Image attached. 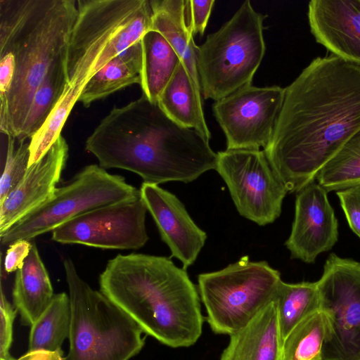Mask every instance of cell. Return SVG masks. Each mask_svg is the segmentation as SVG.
Instances as JSON below:
<instances>
[{
	"mask_svg": "<svg viewBox=\"0 0 360 360\" xmlns=\"http://www.w3.org/2000/svg\"><path fill=\"white\" fill-rule=\"evenodd\" d=\"M214 3V0H184L186 22L193 35H203Z\"/></svg>",
	"mask_w": 360,
	"mask_h": 360,
	"instance_id": "4dcf8cb0",
	"label": "cell"
},
{
	"mask_svg": "<svg viewBox=\"0 0 360 360\" xmlns=\"http://www.w3.org/2000/svg\"><path fill=\"white\" fill-rule=\"evenodd\" d=\"M359 131L360 65L317 57L285 88L263 150L288 191L297 193Z\"/></svg>",
	"mask_w": 360,
	"mask_h": 360,
	"instance_id": "6da1fadb",
	"label": "cell"
},
{
	"mask_svg": "<svg viewBox=\"0 0 360 360\" xmlns=\"http://www.w3.org/2000/svg\"><path fill=\"white\" fill-rule=\"evenodd\" d=\"M142 69L140 85L143 94L158 103L164 88L181 60L167 40L158 32L150 30L141 39Z\"/></svg>",
	"mask_w": 360,
	"mask_h": 360,
	"instance_id": "7402d4cb",
	"label": "cell"
},
{
	"mask_svg": "<svg viewBox=\"0 0 360 360\" xmlns=\"http://www.w3.org/2000/svg\"><path fill=\"white\" fill-rule=\"evenodd\" d=\"M139 190L171 257L178 259L186 269L195 262L206 241V233L196 225L173 193L158 185L143 182Z\"/></svg>",
	"mask_w": 360,
	"mask_h": 360,
	"instance_id": "5bb4252c",
	"label": "cell"
},
{
	"mask_svg": "<svg viewBox=\"0 0 360 360\" xmlns=\"http://www.w3.org/2000/svg\"><path fill=\"white\" fill-rule=\"evenodd\" d=\"M82 91L66 84L56 106L41 128L30 139L28 167L41 160L61 136L62 129Z\"/></svg>",
	"mask_w": 360,
	"mask_h": 360,
	"instance_id": "83f0119b",
	"label": "cell"
},
{
	"mask_svg": "<svg viewBox=\"0 0 360 360\" xmlns=\"http://www.w3.org/2000/svg\"><path fill=\"white\" fill-rule=\"evenodd\" d=\"M202 96L181 62L160 95L158 104L173 121L195 129L210 141L211 133L205 121Z\"/></svg>",
	"mask_w": 360,
	"mask_h": 360,
	"instance_id": "ffe728a7",
	"label": "cell"
},
{
	"mask_svg": "<svg viewBox=\"0 0 360 360\" xmlns=\"http://www.w3.org/2000/svg\"><path fill=\"white\" fill-rule=\"evenodd\" d=\"M316 283L328 321L323 360H360V262L331 253Z\"/></svg>",
	"mask_w": 360,
	"mask_h": 360,
	"instance_id": "9c48e42d",
	"label": "cell"
},
{
	"mask_svg": "<svg viewBox=\"0 0 360 360\" xmlns=\"http://www.w3.org/2000/svg\"><path fill=\"white\" fill-rule=\"evenodd\" d=\"M274 303L283 340L292 328L310 314L320 309L316 282H281Z\"/></svg>",
	"mask_w": 360,
	"mask_h": 360,
	"instance_id": "d4e9b609",
	"label": "cell"
},
{
	"mask_svg": "<svg viewBox=\"0 0 360 360\" xmlns=\"http://www.w3.org/2000/svg\"><path fill=\"white\" fill-rule=\"evenodd\" d=\"M283 281L266 262L243 256L225 268L198 276V290L207 321L217 334L229 336L274 302Z\"/></svg>",
	"mask_w": 360,
	"mask_h": 360,
	"instance_id": "52a82bcc",
	"label": "cell"
},
{
	"mask_svg": "<svg viewBox=\"0 0 360 360\" xmlns=\"http://www.w3.org/2000/svg\"><path fill=\"white\" fill-rule=\"evenodd\" d=\"M307 17L319 44L333 55L360 65V0H311Z\"/></svg>",
	"mask_w": 360,
	"mask_h": 360,
	"instance_id": "2e32d148",
	"label": "cell"
},
{
	"mask_svg": "<svg viewBox=\"0 0 360 360\" xmlns=\"http://www.w3.org/2000/svg\"><path fill=\"white\" fill-rule=\"evenodd\" d=\"M336 194L350 229L360 238V193L349 188Z\"/></svg>",
	"mask_w": 360,
	"mask_h": 360,
	"instance_id": "1f68e13d",
	"label": "cell"
},
{
	"mask_svg": "<svg viewBox=\"0 0 360 360\" xmlns=\"http://www.w3.org/2000/svg\"><path fill=\"white\" fill-rule=\"evenodd\" d=\"M327 191L315 181L298 191L290 234L285 243L292 259L314 263L338 240V222Z\"/></svg>",
	"mask_w": 360,
	"mask_h": 360,
	"instance_id": "4fadbf2b",
	"label": "cell"
},
{
	"mask_svg": "<svg viewBox=\"0 0 360 360\" xmlns=\"http://www.w3.org/2000/svg\"><path fill=\"white\" fill-rule=\"evenodd\" d=\"M65 54L55 61L36 89L20 135L17 141H25L41 128L56 106L66 86Z\"/></svg>",
	"mask_w": 360,
	"mask_h": 360,
	"instance_id": "cb8c5ba5",
	"label": "cell"
},
{
	"mask_svg": "<svg viewBox=\"0 0 360 360\" xmlns=\"http://www.w3.org/2000/svg\"><path fill=\"white\" fill-rule=\"evenodd\" d=\"M140 196V190L99 165L83 167L41 206L0 234L1 243L31 240L93 210Z\"/></svg>",
	"mask_w": 360,
	"mask_h": 360,
	"instance_id": "ba28073f",
	"label": "cell"
},
{
	"mask_svg": "<svg viewBox=\"0 0 360 360\" xmlns=\"http://www.w3.org/2000/svg\"><path fill=\"white\" fill-rule=\"evenodd\" d=\"M15 307H13L7 300L1 288L0 297V360H13L10 355V349L13 342V325L16 313Z\"/></svg>",
	"mask_w": 360,
	"mask_h": 360,
	"instance_id": "f546056e",
	"label": "cell"
},
{
	"mask_svg": "<svg viewBox=\"0 0 360 360\" xmlns=\"http://www.w3.org/2000/svg\"><path fill=\"white\" fill-rule=\"evenodd\" d=\"M71 323L70 297L65 292L54 295L51 303L30 326L28 351L61 350L69 337Z\"/></svg>",
	"mask_w": 360,
	"mask_h": 360,
	"instance_id": "603a6c76",
	"label": "cell"
},
{
	"mask_svg": "<svg viewBox=\"0 0 360 360\" xmlns=\"http://www.w3.org/2000/svg\"><path fill=\"white\" fill-rule=\"evenodd\" d=\"M63 354L62 349L58 351L39 349L28 351L20 358L13 360H64Z\"/></svg>",
	"mask_w": 360,
	"mask_h": 360,
	"instance_id": "836d02e7",
	"label": "cell"
},
{
	"mask_svg": "<svg viewBox=\"0 0 360 360\" xmlns=\"http://www.w3.org/2000/svg\"><path fill=\"white\" fill-rule=\"evenodd\" d=\"M266 17L245 1L229 20L197 46L198 71L205 99L217 101L252 84L266 51Z\"/></svg>",
	"mask_w": 360,
	"mask_h": 360,
	"instance_id": "8992f818",
	"label": "cell"
},
{
	"mask_svg": "<svg viewBox=\"0 0 360 360\" xmlns=\"http://www.w3.org/2000/svg\"><path fill=\"white\" fill-rule=\"evenodd\" d=\"M353 190L360 193V185L359 186H357L356 187H354V188H352Z\"/></svg>",
	"mask_w": 360,
	"mask_h": 360,
	"instance_id": "e575fe53",
	"label": "cell"
},
{
	"mask_svg": "<svg viewBox=\"0 0 360 360\" xmlns=\"http://www.w3.org/2000/svg\"><path fill=\"white\" fill-rule=\"evenodd\" d=\"M8 136L6 158L0 179V204L20 183L28 168L30 142Z\"/></svg>",
	"mask_w": 360,
	"mask_h": 360,
	"instance_id": "f1b7e54d",
	"label": "cell"
},
{
	"mask_svg": "<svg viewBox=\"0 0 360 360\" xmlns=\"http://www.w3.org/2000/svg\"><path fill=\"white\" fill-rule=\"evenodd\" d=\"M32 244L30 240H18L8 245L4 261V268L6 273L17 271L22 267Z\"/></svg>",
	"mask_w": 360,
	"mask_h": 360,
	"instance_id": "d6a6232c",
	"label": "cell"
},
{
	"mask_svg": "<svg viewBox=\"0 0 360 360\" xmlns=\"http://www.w3.org/2000/svg\"><path fill=\"white\" fill-rule=\"evenodd\" d=\"M217 172L243 217L264 226L281 213L288 192L264 150L226 149L217 153Z\"/></svg>",
	"mask_w": 360,
	"mask_h": 360,
	"instance_id": "30bf717a",
	"label": "cell"
},
{
	"mask_svg": "<svg viewBox=\"0 0 360 360\" xmlns=\"http://www.w3.org/2000/svg\"><path fill=\"white\" fill-rule=\"evenodd\" d=\"M68 145L62 135L0 204V234L46 202L54 194L68 158Z\"/></svg>",
	"mask_w": 360,
	"mask_h": 360,
	"instance_id": "9a60e30c",
	"label": "cell"
},
{
	"mask_svg": "<svg viewBox=\"0 0 360 360\" xmlns=\"http://www.w3.org/2000/svg\"><path fill=\"white\" fill-rule=\"evenodd\" d=\"M142 48L141 41L122 52L101 70L85 84L79 102L88 107L93 102L105 98L134 84L141 83Z\"/></svg>",
	"mask_w": 360,
	"mask_h": 360,
	"instance_id": "44dd1931",
	"label": "cell"
},
{
	"mask_svg": "<svg viewBox=\"0 0 360 360\" xmlns=\"http://www.w3.org/2000/svg\"><path fill=\"white\" fill-rule=\"evenodd\" d=\"M328 326L327 315L321 309L306 316L285 338L283 360H323Z\"/></svg>",
	"mask_w": 360,
	"mask_h": 360,
	"instance_id": "484cf974",
	"label": "cell"
},
{
	"mask_svg": "<svg viewBox=\"0 0 360 360\" xmlns=\"http://www.w3.org/2000/svg\"><path fill=\"white\" fill-rule=\"evenodd\" d=\"M63 267L71 306L64 360H129L139 354L145 332L138 323L84 281L70 259L63 261Z\"/></svg>",
	"mask_w": 360,
	"mask_h": 360,
	"instance_id": "5b68a950",
	"label": "cell"
},
{
	"mask_svg": "<svg viewBox=\"0 0 360 360\" xmlns=\"http://www.w3.org/2000/svg\"><path fill=\"white\" fill-rule=\"evenodd\" d=\"M285 88L244 86L212 105L224 133L226 149L264 148L269 143L281 111Z\"/></svg>",
	"mask_w": 360,
	"mask_h": 360,
	"instance_id": "8fae6325",
	"label": "cell"
},
{
	"mask_svg": "<svg viewBox=\"0 0 360 360\" xmlns=\"http://www.w3.org/2000/svg\"><path fill=\"white\" fill-rule=\"evenodd\" d=\"M65 57L69 86L83 90L111 59L141 41L153 27L148 0H78Z\"/></svg>",
	"mask_w": 360,
	"mask_h": 360,
	"instance_id": "277c9868",
	"label": "cell"
},
{
	"mask_svg": "<svg viewBox=\"0 0 360 360\" xmlns=\"http://www.w3.org/2000/svg\"><path fill=\"white\" fill-rule=\"evenodd\" d=\"M77 15L75 0H0V52L14 75L0 98V130L18 139L34 94L51 65L66 53Z\"/></svg>",
	"mask_w": 360,
	"mask_h": 360,
	"instance_id": "3957f363",
	"label": "cell"
},
{
	"mask_svg": "<svg viewBox=\"0 0 360 360\" xmlns=\"http://www.w3.org/2000/svg\"><path fill=\"white\" fill-rule=\"evenodd\" d=\"M146 207L139 197L81 214L52 231L51 239L113 250H137L147 243Z\"/></svg>",
	"mask_w": 360,
	"mask_h": 360,
	"instance_id": "7c38bea8",
	"label": "cell"
},
{
	"mask_svg": "<svg viewBox=\"0 0 360 360\" xmlns=\"http://www.w3.org/2000/svg\"><path fill=\"white\" fill-rule=\"evenodd\" d=\"M100 291L148 334L173 348L200 338L204 319L198 288L165 257L117 255L99 276Z\"/></svg>",
	"mask_w": 360,
	"mask_h": 360,
	"instance_id": "7a4b0ae2",
	"label": "cell"
},
{
	"mask_svg": "<svg viewBox=\"0 0 360 360\" xmlns=\"http://www.w3.org/2000/svg\"><path fill=\"white\" fill-rule=\"evenodd\" d=\"M54 296L47 269L35 243L15 275L13 305L22 323L31 326L47 308Z\"/></svg>",
	"mask_w": 360,
	"mask_h": 360,
	"instance_id": "ac0fdd59",
	"label": "cell"
},
{
	"mask_svg": "<svg viewBox=\"0 0 360 360\" xmlns=\"http://www.w3.org/2000/svg\"><path fill=\"white\" fill-rule=\"evenodd\" d=\"M153 11L152 30L160 32L179 56L195 87L202 93L197 46L185 18L184 0H150Z\"/></svg>",
	"mask_w": 360,
	"mask_h": 360,
	"instance_id": "d6986e66",
	"label": "cell"
},
{
	"mask_svg": "<svg viewBox=\"0 0 360 360\" xmlns=\"http://www.w3.org/2000/svg\"><path fill=\"white\" fill-rule=\"evenodd\" d=\"M316 179L327 192L360 185V131L321 169Z\"/></svg>",
	"mask_w": 360,
	"mask_h": 360,
	"instance_id": "4316f807",
	"label": "cell"
},
{
	"mask_svg": "<svg viewBox=\"0 0 360 360\" xmlns=\"http://www.w3.org/2000/svg\"><path fill=\"white\" fill-rule=\"evenodd\" d=\"M283 342L274 302L230 335L219 360H283Z\"/></svg>",
	"mask_w": 360,
	"mask_h": 360,
	"instance_id": "e0dca14e",
	"label": "cell"
}]
</instances>
